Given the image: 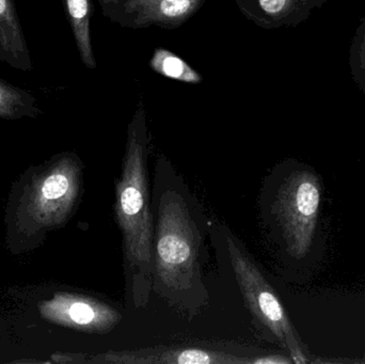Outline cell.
I'll return each instance as SVG.
<instances>
[{"label": "cell", "mask_w": 365, "mask_h": 364, "mask_svg": "<svg viewBox=\"0 0 365 364\" xmlns=\"http://www.w3.org/2000/svg\"><path fill=\"white\" fill-rule=\"evenodd\" d=\"M257 358L192 346H175L108 352L94 357L93 361L109 364H257Z\"/></svg>", "instance_id": "5b68a950"}, {"label": "cell", "mask_w": 365, "mask_h": 364, "mask_svg": "<svg viewBox=\"0 0 365 364\" xmlns=\"http://www.w3.org/2000/svg\"><path fill=\"white\" fill-rule=\"evenodd\" d=\"M154 177L152 291L170 305L195 314L210 303L203 281L207 218L166 156L158 157Z\"/></svg>", "instance_id": "6da1fadb"}, {"label": "cell", "mask_w": 365, "mask_h": 364, "mask_svg": "<svg viewBox=\"0 0 365 364\" xmlns=\"http://www.w3.org/2000/svg\"><path fill=\"white\" fill-rule=\"evenodd\" d=\"M220 228L221 236L225 241L236 282L253 318L272 331L277 339L289 348L296 363H302L304 359L296 342L293 328L272 286L240 239L227 226H221Z\"/></svg>", "instance_id": "3957f363"}, {"label": "cell", "mask_w": 365, "mask_h": 364, "mask_svg": "<svg viewBox=\"0 0 365 364\" xmlns=\"http://www.w3.org/2000/svg\"><path fill=\"white\" fill-rule=\"evenodd\" d=\"M38 113L36 98L0 77V118H21Z\"/></svg>", "instance_id": "30bf717a"}, {"label": "cell", "mask_w": 365, "mask_h": 364, "mask_svg": "<svg viewBox=\"0 0 365 364\" xmlns=\"http://www.w3.org/2000/svg\"><path fill=\"white\" fill-rule=\"evenodd\" d=\"M0 62L21 72L34 70L15 0H0Z\"/></svg>", "instance_id": "52a82bcc"}, {"label": "cell", "mask_w": 365, "mask_h": 364, "mask_svg": "<svg viewBox=\"0 0 365 364\" xmlns=\"http://www.w3.org/2000/svg\"><path fill=\"white\" fill-rule=\"evenodd\" d=\"M61 4L72 29L81 62L89 70H96L98 61L92 45L91 19L93 6L91 0H61Z\"/></svg>", "instance_id": "ba28073f"}, {"label": "cell", "mask_w": 365, "mask_h": 364, "mask_svg": "<svg viewBox=\"0 0 365 364\" xmlns=\"http://www.w3.org/2000/svg\"><path fill=\"white\" fill-rule=\"evenodd\" d=\"M150 145L147 111L140 102L128 123L115 203L123 245L126 301L133 309L148 305L153 288L154 219L148 175Z\"/></svg>", "instance_id": "7a4b0ae2"}, {"label": "cell", "mask_w": 365, "mask_h": 364, "mask_svg": "<svg viewBox=\"0 0 365 364\" xmlns=\"http://www.w3.org/2000/svg\"><path fill=\"white\" fill-rule=\"evenodd\" d=\"M98 4H100L101 9L107 8V6H111V4H115V2L119 1V0H98Z\"/></svg>", "instance_id": "7c38bea8"}, {"label": "cell", "mask_w": 365, "mask_h": 364, "mask_svg": "<svg viewBox=\"0 0 365 364\" xmlns=\"http://www.w3.org/2000/svg\"><path fill=\"white\" fill-rule=\"evenodd\" d=\"M319 204V188L306 177L287 182L277 194V217L282 222L287 237L294 241V249L302 246V226L317 214Z\"/></svg>", "instance_id": "8992f818"}, {"label": "cell", "mask_w": 365, "mask_h": 364, "mask_svg": "<svg viewBox=\"0 0 365 364\" xmlns=\"http://www.w3.org/2000/svg\"><path fill=\"white\" fill-rule=\"evenodd\" d=\"M149 66L158 74L180 83L199 85L203 81V76L191 68L184 59L162 47L154 51Z\"/></svg>", "instance_id": "9c48e42d"}, {"label": "cell", "mask_w": 365, "mask_h": 364, "mask_svg": "<svg viewBox=\"0 0 365 364\" xmlns=\"http://www.w3.org/2000/svg\"><path fill=\"white\" fill-rule=\"evenodd\" d=\"M70 175L66 173H55L47 177L43 184L42 196L46 200H60L64 197H70L72 192V179Z\"/></svg>", "instance_id": "8fae6325"}, {"label": "cell", "mask_w": 365, "mask_h": 364, "mask_svg": "<svg viewBox=\"0 0 365 364\" xmlns=\"http://www.w3.org/2000/svg\"><path fill=\"white\" fill-rule=\"evenodd\" d=\"M206 0H119L103 9L113 23L130 29H178L201 10Z\"/></svg>", "instance_id": "277c9868"}]
</instances>
